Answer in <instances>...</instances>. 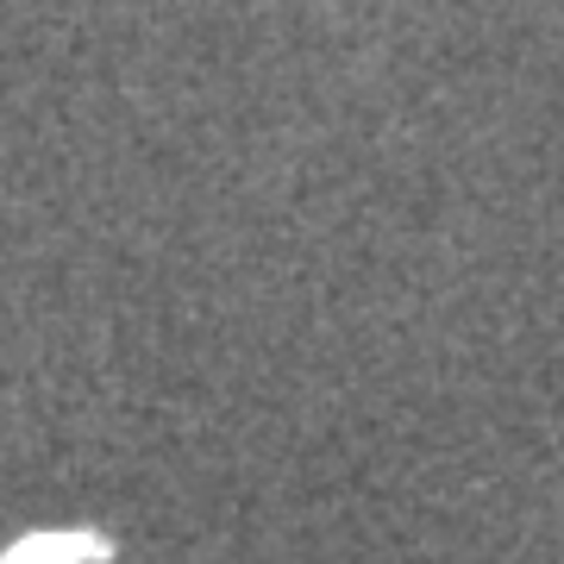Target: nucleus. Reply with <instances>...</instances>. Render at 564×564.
<instances>
[{
	"instance_id": "obj_1",
	"label": "nucleus",
	"mask_w": 564,
	"mask_h": 564,
	"mask_svg": "<svg viewBox=\"0 0 564 564\" xmlns=\"http://www.w3.org/2000/svg\"><path fill=\"white\" fill-rule=\"evenodd\" d=\"M95 552H101V545L82 540V533H39V540L13 545L0 564H82V558H95Z\"/></svg>"
}]
</instances>
